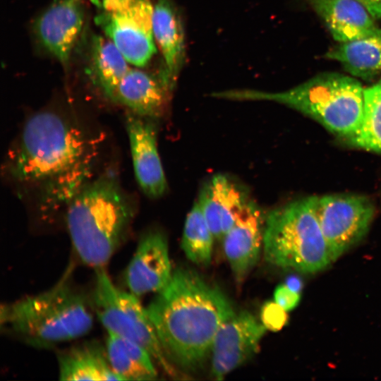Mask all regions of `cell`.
Returning a JSON list of instances; mask_svg holds the SVG:
<instances>
[{
  "mask_svg": "<svg viewBox=\"0 0 381 381\" xmlns=\"http://www.w3.org/2000/svg\"><path fill=\"white\" fill-rule=\"evenodd\" d=\"M214 236L196 202L187 214L181 238V248L192 262L207 266L212 260Z\"/></svg>",
  "mask_w": 381,
  "mask_h": 381,
  "instance_id": "obj_23",
  "label": "cell"
},
{
  "mask_svg": "<svg viewBox=\"0 0 381 381\" xmlns=\"http://www.w3.org/2000/svg\"><path fill=\"white\" fill-rule=\"evenodd\" d=\"M170 361L195 368L211 353L215 335L235 312L225 294L191 268L173 271L147 308Z\"/></svg>",
  "mask_w": 381,
  "mask_h": 381,
  "instance_id": "obj_2",
  "label": "cell"
},
{
  "mask_svg": "<svg viewBox=\"0 0 381 381\" xmlns=\"http://www.w3.org/2000/svg\"><path fill=\"white\" fill-rule=\"evenodd\" d=\"M172 274L166 236L158 230L147 232L124 273L129 292L137 297L157 294L168 284Z\"/></svg>",
  "mask_w": 381,
  "mask_h": 381,
  "instance_id": "obj_11",
  "label": "cell"
},
{
  "mask_svg": "<svg viewBox=\"0 0 381 381\" xmlns=\"http://www.w3.org/2000/svg\"><path fill=\"white\" fill-rule=\"evenodd\" d=\"M363 99L361 124L346 140L356 147L381 153V79L364 88Z\"/></svg>",
  "mask_w": 381,
  "mask_h": 381,
  "instance_id": "obj_24",
  "label": "cell"
},
{
  "mask_svg": "<svg viewBox=\"0 0 381 381\" xmlns=\"http://www.w3.org/2000/svg\"><path fill=\"white\" fill-rule=\"evenodd\" d=\"M152 28L164 62L159 75L172 91L185 61V37L181 16L170 0L153 3Z\"/></svg>",
  "mask_w": 381,
  "mask_h": 381,
  "instance_id": "obj_17",
  "label": "cell"
},
{
  "mask_svg": "<svg viewBox=\"0 0 381 381\" xmlns=\"http://www.w3.org/2000/svg\"><path fill=\"white\" fill-rule=\"evenodd\" d=\"M267 328L248 311L235 313L218 329L211 349L212 373L217 380L258 352Z\"/></svg>",
  "mask_w": 381,
  "mask_h": 381,
  "instance_id": "obj_10",
  "label": "cell"
},
{
  "mask_svg": "<svg viewBox=\"0 0 381 381\" xmlns=\"http://www.w3.org/2000/svg\"><path fill=\"white\" fill-rule=\"evenodd\" d=\"M105 349L110 365L121 380H153L157 377L154 360L139 344L107 332Z\"/></svg>",
  "mask_w": 381,
  "mask_h": 381,
  "instance_id": "obj_21",
  "label": "cell"
},
{
  "mask_svg": "<svg viewBox=\"0 0 381 381\" xmlns=\"http://www.w3.org/2000/svg\"><path fill=\"white\" fill-rule=\"evenodd\" d=\"M152 16L151 0H128L114 10L101 11L95 20L129 64L143 67L157 52Z\"/></svg>",
  "mask_w": 381,
  "mask_h": 381,
  "instance_id": "obj_9",
  "label": "cell"
},
{
  "mask_svg": "<svg viewBox=\"0 0 381 381\" xmlns=\"http://www.w3.org/2000/svg\"><path fill=\"white\" fill-rule=\"evenodd\" d=\"M101 11H111L124 5L128 0H90Z\"/></svg>",
  "mask_w": 381,
  "mask_h": 381,
  "instance_id": "obj_27",
  "label": "cell"
},
{
  "mask_svg": "<svg viewBox=\"0 0 381 381\" xmlns=\"http://www.w3.org/2000/svg\"><path fill=\"white\" fill-rule=\"evenodd\" d=\"M313 205L334 261L365 236L375 214L372 200L358 194L313 196Z\"/></svg>",
  "mask_w": 381,
  "mask_h": 381,
  "instance_id": "obj_8",
  "label": "cell"
},
{
  "mask_svg": "<svg viewBox=\"0 0 381 381\" xmlns=\"http://www.w3.org/2000/svg\"><path fill=\"white\" fill-rule=\"evenodd\" d=\"M125 123L137 182L147 197L159 198L166 193L167 182L152 119L129 111Z\"/></svg>",
  "mask_w": 381,
  "mask_h": 381,
  "instance_id": "obj_13",
  "label": "cell"
},
{
  "mask_svg": "<svg viewBox=\"0 0 381 381\" xmlns=\"http://www.w3.org/2000/svg\"><path fill=\"white\" fill-rule=\"evenodd\" d=\"M171 92L159 75L130 68L109 99L125 106L133 114L155 119L164 114Z\"/></svg>",
  "mask_w": 381,
  "mask_h": 381,
  "instance_id": "obj_16",
  "label": "cell"
},
{
  "mask_svg": "<svg viewBox=\"0 0 381 381\" xmlns=\"http://www.w3.org/2000/svg\"><path fill=\"white\" fill-rule=\"evenodd\" d=\"M325 57L339 62L353 77L373 78L381 73V26L368 37L339 43Z\"/></svg>",
  "mask_w": 381,
  "mask_h": 381,
  "instance_id": "obj_20",
  "label": "cell"
},
{
  "mask_svg": "<svg viewBox=\"0 0 381 381\" xmlns=\"http://www.w3.org/2000/svg\"><path fill=\"white\" fill-rule=\"evenodd\" d=\"M61 380H121L112 370L105 346L96 341L77 344L58 356Z\"/></svg>",
  "mask_w": 381,
  "mask_h": 381,
  "instance_id": "obj_19",
  "label": "cell"
},
{
  "mask_svg": "<svg viewBox=\"0 0 381 381\" xmlns=\"http://www.w3.org/2000/svg\"><path fill=\"white\" fill-rule=\"evenodd\" d=\"M363 90L355 77L325 73L282 92L236 89L214 92L212 95L231 100L279 103L309 116L330 132L346 140L361 124Z\"/></svg>",
  "mask_w": 381,
  "mask_h": 381,
  "instance_id": "obj_5",
  "label": "cell"
},
{
  "mask_svg": "<svg viewBox=\"0 0 381 381\" xmlns=\"http://www.w3.org/2000/svg\"><path fill=\"white\" fill-rule=\"evenodd\" d=\"M87 73L93 83L110 99L119 82L131 67L107 36L95 35L90 47Z\"/></svg>",
  "mask_w": 381,
  "mask_h": 381,
  "instance_id": "obj_22",
  "label": "cell"
},
{
  "mask_svg": "<svg viewBox=\"0 0 381 381\" xmlns=\"http://www.w3.org/2000/svg\"><path fill=\"white\" fill-rule=\"evenodd\" d=\"M101 143L83 127L51 110L25 121L3 166L6 178L34 198L40 217L66 208L93 178Z\"/></svg>",
  "mask_w": 381,
  "mask_h": 381,
  "instance_id": "obj_1",
  "label": "cell"
},
{
  "mask_svg": "<svg viewBox=\"0 0 381 381\" xmlns=\"http://www.w3.org/2000/svg\"><path fill=\"white\" fill-rule=\"evenodd\" d=\"M95 314L90 295L67 275L43 292L2 306L1 326L28 345L52 348L87 334Z\"/></svg>",
  "mask_w": 381,
  "mask_h": 381,
  "instance_id": "obj_4",
  "label": "cell"
},
{
  "mask_svg": "<svg viewBox=\"0 0 381 381\" xmlns=\"http://www.w3.org/2000/svg\"><path fill=\"white\" fill-rule=\"evenodd\" d=\"M130 196L116 175L94 177L65 211L66 227L80 260L95 270L105 267L123 243L135 215Z\"/></svg>",
  "mask_w": 381,
  "mask_h": 381,
  "instance_id": "obj_3",
  "label": "cell"
},
{
  "mask_svg": "<svg viewBox=\"0 0 381 381\" xmlns=\"http://www.w3.org/2000/svg\"><path fill=\"white\" fill-rule=\"evenodd\" d=\"M265 217L251 200L222 239L233 275L241 284L257 263L263 248Z\"/></svg>",
  "mask_w": 381,
  "mask_h": 381,
  "instance_id": "obj_15",
  "label": "cell"
},
{
  "mask_svg": "<svg viewBox=\"0 0 381 381\" xmlns=\"http://www.w3.org/2000/svg\"><path fill=\"white\" fill-rule=\"evenodd\" d=\"M286 284L291 289L298 291V292L301 286L300 280L295 277H292L291 278H289L287 282L286 283Z\"/></svg>",
  "mask_w": 381,
  "mask_h": 381,
  "instance_id": "obj_29",
  "label": "cell"
},
{
  "mask_svg": "<svg viewBox=\"0 0 381 381\" xmlns=\"http://www.w3.org/2000/svg\"><path fill=\"white\" fill-rule=\"evenodd\" d=\"M262 250L270 264L299 272H318L334 262L315 213L313 196L266 214Z\"/></svg>",
  "mask_w": 381,
  "mask_h": 381,
  "instance_id": "obj_6",
  "label": "cell"
},
{
  "mask_svg": "<svg viewBox=\"0 0 381 381\" xmlns=\"http://www.w3.org/2000/svg\"><path fill=\"white\" fill-rule=\"evenodd\" d=\"M95 270L90 298L95 313L107 332L139 344L165 373L175 376L176 370L164 351L147 308L138 297L119 289L105 267Z\"/></svg>",
  "mask_w": 381,
  "mask_h": 381,
  "instance_id": "obj_7",
  "label": "cell"
},
{
  "mask_svg": "<svg viewBox=\"0 0 381 381\" xmlns=\"http://www.w3.org/2000/svg\"><path fill=\"white\" fill-rule=\"evenodd\" d=\"M286 312L274 301L265 303L261 309V322L272 331H278L286 324L288 316Z\"/></svg>",
  "mask_w": 381,
  "mask_h": 381,
  "instance_id": "obj_25",
  "label": "cell"
},
{
  "mask_svg": "<svg viewBox=\"0 0 381 381\" xmlns=\"http://www.w3.org/2000/svg\"><path fill=\"white\" fill-rule=\"evenodd\" d=\"M83 0H56L35 20L40 44L64 65L69 61L84 24Z\"/></svg>",
  "mask_w": 381,
  "mask_h": 381,
  "instance_id": "obj_12",
  "label": "cell"
},
{
  "mask_svg": "<svg viewBox=\"0 0 381 381\" xmlns=\"http://www.w3.org/2000/svg\"><path fill=\"white\" fill-rule=\"evenodd\" d=\"M300 299L299 292L291 289L286 284L279 285L274 292V301L286 311L296 308Z\"/></svg>",
  "mask_w": 381,
  "mask_h": 381,
  "instance_id": "obj_26",
  "label": "cell"
},
{
  "mask_svg": "<svg viewBox=\"0 0 381 381\" xmlns=\"http://www.w3.org/2000/svg\"><path fill=\"white\" fill-rule=\"evenodd\" d=\"M333 39L339 43L368 37L378 29L374 17L357 0H310Z\"/></svg>",
  "mask_w": 381,
  "mask_h": 381,
  "instance_id": "obj_18",
  "label": "cell"
},
{
  "mask_svg": "<svg viewBox=\"0 0 381 381\" xmlns=\"http://www.w3.org/2000/svg\"><path fill=\"white\" fill-rule=\"evenodd\" d=\"M362 4L375 18H381V0H357Z\"/></svg>",
  "mask_w": 381,
  "mask_h": 381,
  "instance_id": "obj_28",
  "label": "cell"
},
{
  "mask_svg": "<svg viewBox=\"0 0 381 381\" xmlns=\"http://www.w3.org/2000/svg\"><path fill=\"white\" fill-rule=\"evenodd\" d=\"M250 200L248 190L242 183L219 174L203 185L197 202L214 238L222 241Z\"/></svg>",
  "mask_w": 381,
  "mask_h": 381,
  "instance_id": "obj_14",
  "label": "cell"
}]
</instances>
